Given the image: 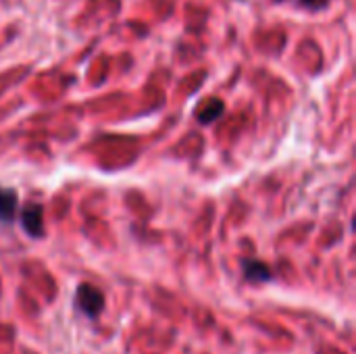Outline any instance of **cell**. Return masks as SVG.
I'll return each mask as SVG.
<instances>
[{
  "mask_svg": "<svg viewBox=\"0 0 356 354\" xmlns=\"http://www.w3.org/2000/svg\"><path fill=\"white\" fill-rule=\"evenodd\" d=\"M75 305L86 317L96 319L104 311V294L92 284H79L75 290Z\"/></svg>",
  "mask_w": 356,
  "mask_h": 354,
  "instance_id": "cell-1",
  "label": "cell"
},
{
  "mask_svg": "<svg viewBox=\"0 0 356 354\" xmlns=\"http://www.w3.org/2000/svg\"><path fill=\"white\" fill-rule=\"evenodd\" d=\"M21 227L31 236V238H42L44 236V209L35 202L23 207L21 211Z\"/></svg>",
  "mask_w": 356,
  "mask_h": 354,
  "instance_id": "cell-2",
  "label": "cell"
},
{
  "mask_svg": "<svg viewBox=\"0 0 356 354\" xmlns=\"http://www.w3.org/2000/svg\"><path fill=\"white\" fill-rule=\"evenodd\" d=\"M242 273L252 284H267L273 280L271 267L259 259H242Z\"/></svg>",
  "mask_w": 356,
  "mask_h": 354,
  "instance_id": "cell-3",
  "label": "cell"
},
{
  "mask_svg": "<svg viewBox=\"0 0 356 354\" xmlns=\"http://www.w3.org/2000/svg\"><path fill=\"white\" fill-rule=\"evenodd\" d=\"M17 207H19V196H17V192L10 190V188H2V186H0V221H4V223L15 221Z\"/></svg>",
  "mask_w": 356,
  "mask_h": 354,
  "instance_id": "cell-4",
  "label": "cell"
},
{
  "mask_svg": "<svg viewBox=\"0 0 356 354\" xmlns=\"http://www.w3.org/2000/svg\"><path fill=\"white\" fill-rule=\"evenodd\" d=\"M223 111H225V104H223L219 98H211V100H207V102L198 108L196 117H198V121H200L202 125H209V123L217 121V119L223 115Z\"/></svg>",
  "mask_w": 356,
  "mask_h": 354,
  "instance_id": "cell-5",
  "label": "cell"
},
{
  "mask_svg": "<svg viewBox=\"0 0 356 354\" xmlns=\"http://www.w3.org/2000/svg\"><path fill=\"white\" fill-rule=\"evenodd\" d=\"M332 0H298V4L302 6V8H307V10H323V8H327V4H330Z\"/></svg>",
  "mask_w": 356,
  "mask_h": 354,
  "instance_id": "cell-6",
  "label": "cell"
},
{
  "mask_svg": "<svg viewBox=\"0 0 356 354\" xmlns=\"http://www.w3.org/2000/svg\"><path fill=\"white\" fill-rule=\"evenodd\" d=\"M273 2H284V0H273Z\"/></svg>",
  "mask_w": 356,
  "mask_h": 354,
  "instance_id": "cell-7",
  "label": "cell"
}]
</instances>
